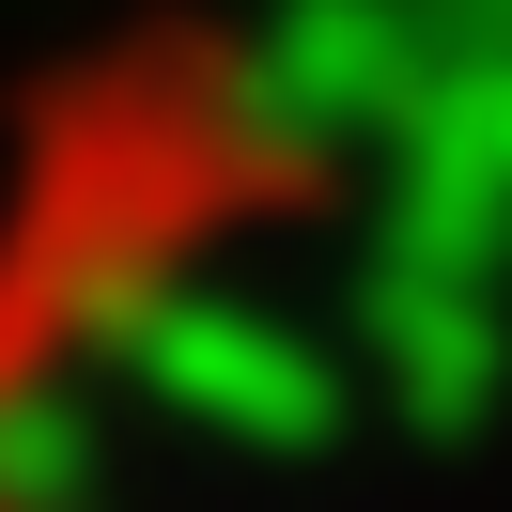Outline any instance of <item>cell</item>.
Here are the masks:
<instances>
[{"label":"cell","instance_id":"5b68a950","mask_svg":"<svg viewBox=\"0 0 512 512\" xmlns=\"http://www.w3.org/2000/svg\"><path fill=\"white\" fill-rule=\"evenodd\" d=\"M0 326H16V264H0Z\"/></svg>","mask_w":512,"mask_h":512},{"label":"cell","instance_id":"3957f363","mask_svg":"<svg viewBox=\"0 0 512 512\" xmlns=\"http://www.w3.org/2000/svg\"><path fill=\"white\" fill-rule=\"evenodd\" d=\"M357 326H373V373H388V404H404L419 435H466V419L512 388V311L466 295V280H404V264H373Z\"/></svg>","mask_w":512,"mask_h":512},{"label":"cell","instance_id":"277c9868","mask_svg":"<svg viewBox=\"0 0 512 512\" xmlns=\"http://www.w3.org/2000/svg\"><path fill=\"white\" fill-rule=\"evenodd\" d=\"M435 16H450V32H497V16H512V0H435Z\"/></svg>","mask_w":512,"mask_h":512},{"label":"cell","instance_id":"6da1fadb","mask_svg":"<svg viewBox=\"0 0 512 512\" xmlns=\"http://www.w3.org/2000/svg\"><path fill=\"white\" fill-rule=\"evenodd\" d=\"M125 357H140V388H156L171 419H202V435H233V450H326L342 435V357H326L311 326L249 311V295L171 280L156 311L125 326Z\"/></svg>","mask_w":512,"mask_h":512},{"label":"cell","instance_id":"7a4b0ae2","mask_svg":"<svg viewBox=\"0 0 512 512\" xmlns=\"http://www.w3.org/2000/svg\"><path fill=\"white\" fill-rule=\"evenodd\" d=\"M435 63H450L435 0H280L264 47H249V94L295 156H326V140H404Z\"/></svg>","mask_w":512,"mask_h":512}]
</instances>
